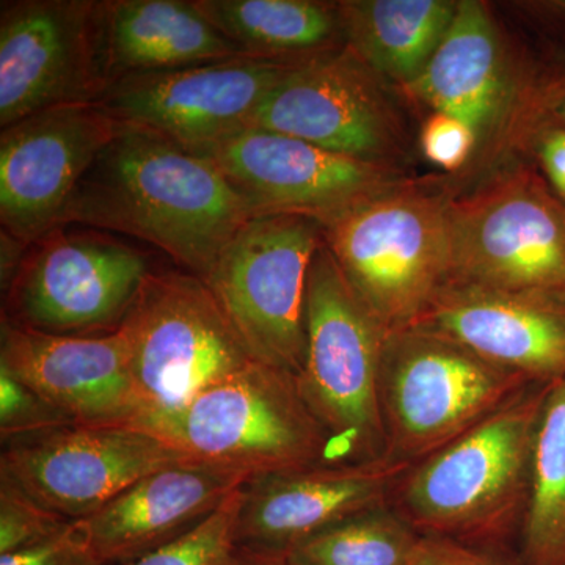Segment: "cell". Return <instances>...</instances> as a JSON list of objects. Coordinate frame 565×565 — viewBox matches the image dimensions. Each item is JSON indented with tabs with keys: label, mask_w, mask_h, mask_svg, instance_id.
I'll list each match as a JSON object with an SVG mask.
<instances>
[{
	"label": "cell",
	"mask_w": 565,
	"mask_h": 565,
	"mask_svg": "<svg viewBox=\"0 0 565 565\" xmlns=\"http://www.w3.org/2000/svg\"><path fill=\"white\" fill-rule=\"evenodd\" d=\"M150 274L147 258L115 237L58 228L25 253L2 321L52 334L115 332Z\"/></svg>",
	"instance_id": "12"
},
{
	"label": "cell",
	"mask_w": 565,
	"mask_h": 565,
	"mask_svg": "<svg viewBox=\"0 0 565 565\" xmlns=\"http://www.w3.org/2000/svg\"><path fill=\"white\" fill-rule=\"evenodd\" d=\"M247 475L182 462L143 476L95 514L74 520L96 559L126 565L191 531L236 492Z\"/></svg>",
	"instance_id": "21"
},
{
	"label": "cell",
	"mask_w": 565,
	"mask_h": 565,
	"mask_svg": "<svg viewBox=\"0 0 565 565\" xmlns=\"http://www.w3.org/2000/svg\"><path fill=\"white\" fill-rule=\"evenodd\" d=\"M291 65L237 57L128 74L111 82L96 104L118 125L199 151L250 128L259 103Z\"/></svg>",
	"instance_id": "16"
},
{
	"label": "cell",
	"mask_w": 565,
	"mask_h": 565,
	"mask_svg": "<svg viewBox=\"0 0 565 565\" xmlns=\"http://www.w3.org/2000/svg\"><path fill=\"white\" fill-rule=\"evenodd\" d=\"M451 189L448 282L565 300V203L533 159Z\"/></svg>",
	"instance_id": "7"
},
{
	"label": "cell",
	"mask_w": 565,
	"mask_h": 565,
	"mask_svg": "<svg viewBox=\"0 0 565 565\" xmlns=\"http://www.w3.org/2000/svg\"><path fill=\"white\" fill-rule=\"evenodd\" d=\"M519 565H565V379L552 384L535 433Z\"/></svg>",
	"instance_id": "25"
},
{
	"label": "cell",
	"mask_w": 565,
	"mask_h": 565,
	"mask_svg": "<svg viewBox=\"0 0 565 565\" xmlns=\"http://www.w3.org/2000/svg\"><path fill=\"white\" fill-rule=\"evenodd\" d=\"M412 327L535 382L565 379V300L446 282Z\"/></svg>",
	"instance_id": "20"
},
{
	"label": "cell",
	"mask_w": 565,
	"mask_h": 565,
	"mask_svg": "<svg viewBox=\"0 0 565 565\" xmlns=\"http://www.w3.org/2000/svg\"><path fill=\"white\" fill-rule=\"evenodd\" d=\"M408 565H519L515 557L438 537H422Z\"/></svg>",
	"instance_id": "32"
},
{
	"label": "cell",
	"mask_w": 565,
	"mask_h": 565,
	"mask_svg": "<svg viewBox=\"0 0 565 565\" xmlns=\"http://www.w3.org/2000/svg\"><path fill=\"white\" fill-rule=\"evenodd\" d=\"M0 565H115L102 563L88 552L74 530L73 522L46 544L0 556Z\"/></svg>",
	"instance_id": "31"
},
{
	"label": "cell",
	"mask_w": 565,
	"mask_h": 565,
	"mask_svg": "<svg viewBox=\"0 0 565 565\" xmlns=\"http://www.w3.org/2000/svg\"><path fill=\"white\" fill-rule=\"evenodd\" d=\"M534 382L429 330L408 327L386 334L379 384L384 460L423 462Z\"/></svg>",
	"instance_id": "8"
},
{
	"label": "cell",
	"mask_w": 565,
	"mask_h": 565,
	"mask_svg": "<svg viewBox=\"0 0 565 565\" xmlns=\"http://www.w3.org/2000/svg\"><path fill=\"white\" fill-rule=\"evenodd\" d=\"M422 535L394 511L381 505L327 527L294 546L291 565H408Z\"/></svg>",
	"instance_id": "26"
},
{
	"label": "cell",
	"mask_w": 565,
	"mask_h": 565,
	"mask_svg": "<svg viewBox=\"0 0 565 565\" xmlns=\"http://www.w3.org/2000/svg\"><path fill=\"white\" fill-rule=\"evenodd\" d=\"M448 177L393 185L322 226L345 280L386 334L418 321L451 273Z\"/></svg>",
	"instance_id": "4"
},
{
	"label": "cell",
	"mask_w": 565,
	"mask_h": 565,
	"mask_svg": "<svg viewBox=\"0 0 565 565\" xmlns=\"http://www.w3.org/2000/svg\"><path fill=\"white\" fill-rule=\"evenodd\" d=\"M98 28L109 85L128 74L247 57L204 17L195 0L98 2Z\"/></svg>",
	"instance_id": "22"
},
{
	"label": "cell",
	"mask_w": 565,
	"mask_h": 565,
	"mask_svg": "<svg viewBox=\"0 0 565 565\" xmlns=\"http://www.w3.org/2000/svg\"><path fill=\"white\" fill-rule=\"evenodd\" d=\"M408 465H316L245 482L237 544L245 552L288 555L294 546L371 509L392 504Z\"/></svg>",
	"instance_id": "18"
},
{
	"label": "cell",
	"mask_w": 565,
	"mask_h": 565,
	"mask_svg": "<svg viewBox=\"0 0 565 565\" xmlns=\"http://www.w3.org/2000/svg\"><path fill=\"white\" fill-rule=\"evenodd\" d=\"M195 152L222 170L255 217L302 215L322 226L412 178L401 167L359 161L258 128Z\"/></svg>",
	"instance_id": "15"
},
{
	"label": "cell",
	"mask_w": 565,
	"mask_h": 565,
	"mask_svg": "<svg viewBox=\"0 0 565 565\" xmlns=\"http://www.w3.org/2000/svg\"><path fill=\"white\" fill-rule=\"evenodd\" d=\"M321 243L313 218L256 215L202 278L256 362L302 370L308 274Z\"/></svg>",
	"instance_id": "10"
},
{
	"label": "cell",
	"mask_w": 565,
	"mask_h": 565,
	"mask_svg": "<svg viewBox=\"0 0 565 565\" xmlns=\"http://www.w3.org/2000/svg\"><path fill=\"white\" fill-rule=\"evenodd\" d=\"M385 338L322 237L308 274L305 360L296 379L334 465L385 459L379 394Z\"/></svg>",
	"instance_id": "6"
},
{
	"label": "cell",
	"mask_w": 565,
	"mask_h": 565,
	"mask_svg": "<svg viewBox=\"0 0 565 565\" xmlns=\"http://www.w3.org/2000/svg\"><path fill=\"white\" fill-rule=\"evenodd\" d=\"M553 382H534L462 437L414 465L392 505L422 537L515 557L539 418Z\"/></svg>",
	"instance_id": "3"
},
{
	"label": "cell",
	"mask_w": 565,
	"mask_h": 565,
	"mask_svg": "<svg viewBox=\"0 0 565 565\" xmlns=\"http://www.w3.org/2000/svg\"><path fill=\"white\" fill-rule=\"evenodd\" d=\"M196 7L247 57L299 63L344 46L337 2L195 0Z\"/></svg>",
	"instance_id": "24"
},
{
	"label": "cell",
	"mask_w": 565,
	"mask_h": 565,
	"mask_svg": "<svg viewBox=\"0 0 565 565\" xmlns=\"http://www.w3.org/2000/svg\"><path fill=\"white\" fill-rule=\"evenodd\" d=\"M396 90L405 103L427 114L451 115L475 132L473 162L449 177L459 189L531 159L535 137L557 121L565 73L550 55L535 57L512 41L487 3L460 0L433 61L422 76Z\"/></svg>",
	"instance_id": "2"
},
{
	"label": "cell",
	"mask_w": 565,
	"mask_h": 565,
	"mask_svg": "<svg viewBox=\"0 0 565 565\" xmlns=\"http://www.w3.org/2000/svg\"><path fill=\"white\" fill-rule=\"evenodd\" d=\"M556 120L561 122V125L565 126V98L563 103L559 104L556 110Z\"/></svg>",
	"instance_id": "37"
},
{
	"label": "cell",
	"mask_w": 565,
	"mask_h": 565,
	"mask_svg": "<svg viewBox=\"0 0 565 565\" xmlns=\"http://www.w3.org/2000/svg\"><path fill=\"white\" fill-rule=\"evenodd\" d=\"M2 445L0 478L70 522L95 514L152 471L191 462L134 426L68 424Z\"/></svg>",
	"instance_id": "13"
},
{
	"label": "cell",
	"mask_w": 565,
	"mask_h": 565,
	"mask_svg": "<svg viewBox=\"0 0 565 565\" xmlns=\"http://www.w3.org/2000/svg\"><path fill=\"white\" fill-rule=\"evenodd\" d=\"M419 147L426 161L444 170L448 177H457L473 162L478 140L463 121L441 111H433L423 121Z\"/></svg>",
	"instance_id": "30"
},
{
	"label": "cell",
	"mask_w": 565,
	"mask_h": 565,
	"mask_svg": "<svg viewBox=\"0 0 565 565\" xmlns=\"http://www.w3.org/2000/svg\"><path fill=\"white\" fill-rule=\"evenodd\" d=\"M109 87L95 0H13L0 9V128L98 103Z\"/></svg>",
	"instance_id": "14"
},
{
	"label": "cell",
	"mask_w": 565,
	"mask_h": 565,
	"mask_svg": "<svg viewBox=\"0 0 565 565\" xmlns=\"http://www.w3.org/2000/svg\"><path fill=\"white\" fill-rule=\"evenodd\" d=\"M344 43L394 88L411 84L433 61L455 21L456 0H343Z\"/></svg>",
	"instance_id": "23"
},
{
	"label": "cell",
	"mask_w": 565,
	"mask_h": 565,
	"mask_svg": "<svg viewBox=\"0 0 565 565\" xmlns=\"http://www.w3.org/2000/svg\"><path fill=\"white\" fill-rule=\"evenodd\" d=\"M399 99L396 88L344 44L292 63L259 103L250 128L405 169L411 137Z\"/></svg>",
	"instance_id": "11"
},
{
	"label": "cell",
	"mask_w": 565,
	"mask_h": 565,
	"mask_svg": "<svg viewBox=\"0 0 565 565\" xmlns=\"http://www.w3.org/2000/svg\"><path fill=\"white\" fill-rule=\"evenodd\" d=\"M244 486L191 531L126 565H241L237 520Z\"/></svg>",
	"instance_id": "27"
},
{
	"label": "cell",
	"mask_w": 565,
	"mask_h": 565,
	"mask_svg": "<svg viewBox=\"0 0 565 565\" xmlns=\"http://www.w3.org/2000/svg\"><path fill=\"white\" fill-rule=\"evenodd\" d=\"M134 427L161 438L191 462L250 479L334 465L296 375L262 362H252L181 407L143 416Z\"/></svg>",
	"instance_id": "5"
},
{
	"label": "cell",
	"mask_w": 565,
	"mask_h": 565,
	"mask_svg": "<svg viewBox=\"0 0 565 565\" xmlns=\"http://www.w3.org/2000/svg\"><path fill=\"white\" fill-rule=\"evenodd\" d=\"M74 424L39 393L0 370V435L2 441Z\"/></svg>",
	"instance_id": "29"
},
{
	"label": "cell",
	"mask_w": 565,
	"mask_h": 565,
	"mask_svg": "<svg viewBox=\"0 0 565 565\" xmlns=\"http://www.w3.org/2000/svg\"><path fill=\"white\" fill-rule=\"evenodd\" d=\"M550 57H552L553 62L565 73V47L556 46L555 50L550 52Z\"/></svg>",
	"instance_id": "36"
},
{
	"label": "cell",
	"mask_w": 565,
	"mask_h": 565,
	"mask_svg": "<svg viewBox=\"0 0 565 565\" xmlns=\"http://www.w3.org/2000/svg\"><path fill=\"white\" fill-rule=\"evenodd\" d=\"M117 131L96 103L52 107L2 129V232L31 247L62 228L74 189Z\"/></svg>",
	"instance_id": "17"
},
{
	"label": "cell",
	"mask_w": 565,
	"mask_h": 565,
	"mask_svg": "<svg viewBox=\"0 0 565 565\" xmlns=\"http://www.w3.org/2000/svg\"><path fill=\"white\" fill-rule=\"evenodd\" d=\"M120 329L140 404L137 422L181 407L256 362L206 282L191 273L148 275Z\"/></svg>",
	"instance_id": "9"
},
{
	"label": "cell",
	"mask_w": 565,
	"mask_h": 565,
	"mask_svg": "<svg viewBox=\"0 0 565 565\" xmlns=\"http://www.w3.org/2000/svg\"><path fill=\"white\" fill-rule=\"evenodd\" d=\"M526 21L544 31L546 35L565 39V0H537V2L512 3Z\"/></svg>",
	"instance_id": "34"
},
{
	"label": "cell",
	"mask_w": 565,
	"mask_h": 565,
	"mask_svg": "<svg viewBox=\"0 0 565 565\" xmlns=\"http://www.w3.org/2000/svg\"><path fill=\"white\" fill-rule=\"evenodd\" d=\"M0 370L82 426H132L140 416L128 341L103 334H52L2 321Z\"/></svg>",
	"instance_id": "19"
},
{
	"label": "cell",
	"mask_w": 565,
	"mask_h": 565,
	"mask_svg": "<svg viewBox=\"0 0 565 565\" xmlns=\"http://www.w3.org/2000/svg\"><path fill=\"white\" fill-rule=\"evenodd\" d=\"M531 159L553 193L565 203V126L559 121L545 126L535 137Z\"/></svg>",
	"instance_id": "33"
},
{
	"label": "cell",
	"mask_w": 565,
	"mask_h": 565,
	"mask_svg": "<svg viewBox=\"0 0 565 565\" xmlns=\"http://www.w3.org/2000/svg\"><path fill=\"white\" fill-rule=\"evenodd\" d=\"M241 565H291L285 555L273 553L245 552L241 550Z\"/></svg>",
	"instance_id": "35"
},
{
	"label": "cell",
	"mask_w": 565,
	"mask_h": 565,
	"mask_svg": "<svg viewBox=\"0 0 565 565\" xmlns=\"http://www.w3.org/2000/svg\"><path fill=\"white\" fill-rule=\"evenodd\" d=\"M252 217L247 202L211 159L118 125L74 189L62 226L79 223L128 234L203 278Z\"/></svg>",
	"instance_id": "1"
},
{
	"label": "cell",
	"mask_w": 565,
	"mask_h": 565,
	"mask_svg": "<svg viewBox=\"0 0 565 565\" xmlns=\"http://www.w3.org/2000/svg\"><path fill=\"white\" fill-rule=\"evenodd\" d=\"M70 523L36 503L9 479L0 478V556L46 544Z\"/></svg>",
	"instance_id": "28"
}]
</instances>
